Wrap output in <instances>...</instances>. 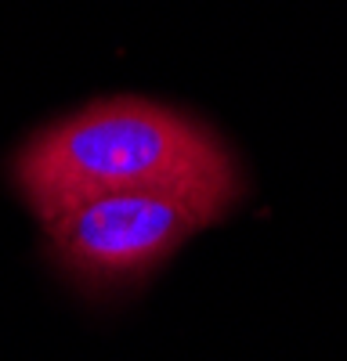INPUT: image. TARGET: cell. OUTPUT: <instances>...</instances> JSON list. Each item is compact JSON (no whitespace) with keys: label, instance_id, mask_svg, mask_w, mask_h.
<instances>
[{"label":"cell","instance_id":"1","mask_svg":"<svg viewBox=\"0 0 347 361\" xmlns=\"http://www.w3.org/2000/svg\"><path fill=\"white\" fill-rule=\"evenodd\" d=\"M11 180L44 221L80 199L166 185L243 180L228 145L202 123L149 98H98L29 134L11 156Z\"/></svg>","mask_w":347,"mask_h":361},{"label":"cell","instance_id":"2","mask_svg":"<svg viewBox=\"0 0 347 361\" xmlns=\"http://www.w3.org/2000/svg\"><path fill=\"white\" fill-rule=\"evenodd\" d=\"M239 199L243 180L105 192L54 209L40 228L54 267L73 286L83 293H116L149 279Z\"/></svg>","mask_w":347,"mask_h":361}]
</instances>
